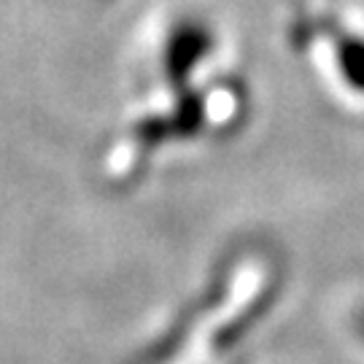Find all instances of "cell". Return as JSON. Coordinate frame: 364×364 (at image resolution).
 <instances>
[{
	"label": "cell",
	"mask_w": 364,
	"mask_h": 364,
	"mask_svg": "<svg viewBox=\"0 0 364 364\" xmlns=\"http://www.w3.org/2000/svg\"><path fill=\"white\" fill-rule=\"evenodd\" d=\"M335 63L346 87L364 95V36L335 30Z\"/></svg>",
	"instance_id": "6da1fadb"
}]
</instances>
